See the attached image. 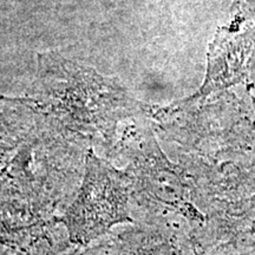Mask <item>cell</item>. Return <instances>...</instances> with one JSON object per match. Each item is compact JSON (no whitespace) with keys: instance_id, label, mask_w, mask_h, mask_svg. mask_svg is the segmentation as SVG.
Instances as JSON below:
<instances>
[{"instance_id":"cell-2","label":"cell","mask_w":255,"mask_h":255,"mask_svg":"<svg viewBox=\"0 0 255 255\" xmlns=\"http://www.w3.org/2000/svg\"><path fill=\"white\" fill-rule=\"evenodd\" d=\"M201 225L199 244L210 255H246L255 252V197L237 202L215 201Z\"/></svg>"},{"instance_id":"cell-1","label":"cell","mask_w":255,"mask_h":255,"mask_svg":"<svg viewBox=\"0 0 255 255\" xmlns=\"http://www.w3.org/2000/svg\"><path fill=\"white\" fill-rule=\"evenodd\" d=\"M131 188L127 174L96 157L89 158L81 190L64 218L72 240L88 244L115 225L131 222Z\"/></svg>"}]
</instances>
